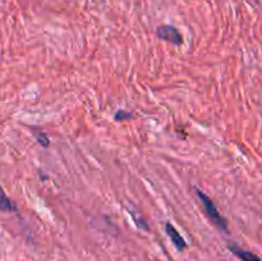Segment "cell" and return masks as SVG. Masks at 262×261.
<instances>
[{"label":"cell","instance_id":"3","mask_svg":"<svg viewBox=\"0 0 262 261\" xmlns=\"http://www.w3.org/2000/svg\"><path fill=\"white\" fill-rule=\"evenodd\" d=\"M165 232H166V234L169 235V238L171 240L173 245L176 246L177 250H178V251L186 250V248H187L186 241H184V238L182 237L181 234H179V232L176 229V227H174L171 223H166V224H165Z\"/></svg>","mask_w":262,"mask_h":261},{"label":"cell","instance_id":"1","mask_svg":"<svg viewBox=\"0 0 262 261\" xmlns=\"http://www.w3.org/2000/svg\"><path fill=\"white\" fill-rule=\"evenodd\" d=\"M196 193H197V196H199L200 201H201L202 206H204L205 212H206L207 216L210 217V220L212 222V224L216 225L219 229L225 230V232H227L228 230L227 220H225V217L220 214L219 210H217V207L215 206L214 201H212V200L210 199L206 193H204L201 189L196 188Z\"/></svg>","mask_w":262,"mask_h":261},{"label":"cell","instance_id":"4","mask_svg":"<svg viewBox=\"0 0 262 261\" xmlns=\"http://www.w3.org/2000/svg\"><path fill=\"white\" fill-rule=\"evenodd\" d=\"M228 248H229L230 252H232L233 255L237 256L241 261H262L256 253L245 250V248L239 247V246H237L235 243H229V245H228Z\"/></svg>","mask_w":262,"mask_h":261},{"label":"cell","instance_id":"7","mask_svg":"<svg viewBox=\"0 0 262 261\" xmlns=\"http://www.w3.org/2000/svg\"><path fill=\"white\" fill-rule=\"evenodd\" d=\"M35 136H36V140H37V142L40 143L41 146H43V147H48V146L50 145V140H49V137L46 136V133L35 132Z\"/></svg>","mask_w":262,"mask_h":261},{"label":"cell","instance_id":"6","mask_svg":"<svg viewBox=\"0 0 262 261\" xmlns=\"http://www.w3.org/2000/svg\"><path fill=\"white\" fill-rule=\"evenodd\" d=\"M114 118H115V120H118V122H123V120L132 119L133 114L132 113L127 112V110H118V112L115 113Z\"/></svg>","mask_w":262,"mask_h":261},{"label":"cell","instance_id":"5","mask_svg":"<svg viewBox=\"0 0 262 261\" xmlns=\"http://www.w3.org/2000/svg\"><path fill=\"white\" fill-rule=\"evenodd\" d=\"M17 210L15 205L13 204L12 200L5 194L4 189L0 186V211L3 212H13Z\"/></svg>","mask_w":262,"mask_h":261},{"label":"cell","instance_id":"2","mask_svg":"<svg viewBox=\"0 0 262 261\" xmlns=\"http://www.w3.org/2000/svg\"><path fill=\"white\" fill-rule=\"evenodd\" d=\"M156 35H158V37L160 40L166 41L169 44H173V45H182L183 44V36L179 32L178 28L173 27V26H160L156 30Z\"/></svg>","mask_w":262,"mask_h":261}]
</instances>
